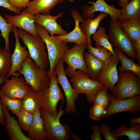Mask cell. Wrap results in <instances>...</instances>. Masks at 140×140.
<instances>
[{
    "instance_id": "cell-1",
    "label": "cell",
    "mask_w": 140,
    "mask_h": 140,
    "mask_svg": "<svg viewBox=\"0 0 140 140\" xmlns=\"http://www.w3.org/2000/svg\"><path fill=\"white\" fill-rule=\"evenodd\" d=\"M37 33L44 42L47 50L49 61V69L47 71L50 77L57 64L70 49L65 42L49 35L45 28L35 23Z\"/></svg>"
},
{
    "instance_id": "cell-2",
    "label": "cell",
    "mask_w": 140,
    "mask_h": 140,
    "mask_svg": "<svg viewBox=\"0 0 140 140\" xmlns=\"http://www.w3.org/2000/svg\"><path fill=\"white\" fill-rule=\"evenodd\" d=\"M64 101V100L62 101L60 111L56 115H52L45 110L40 109L46 139L48 140H68L71 137L69 125L66 124L62 125L60 122V119L65 111L62 108Z\"/></svg>"
},
{
    "instance_id": "cell-3",
    "label": "cell",
    "mask_w": 140,
    "mask_h": 140,
    "mask_svg": "<svg viewBox=\"0 0 140 140\" xmlns=\"http://www.w3.org/2000/svg\"><path fill=\"white\" fill-rule=\"evenodd\" d=\"M18 37L28 50L30 57L41 68L46 70L49 61L46 45L39 36L36 37L20 29H17Z\"/></svg>"
},
{
    "instance_id": "cell-4",
    "label": "cell",
    "mask_w": 140,
    "mask_h": 140,
    "mask_svg": "<svg viewBox=\"0 0 140 140\" xmlns=\"http://www.w3.org/2000/svg\"><path fill=\"white\" fill-rule=\"evenodd\" d=\"M18 72V74L23 75L27 84L37 93L50 85V78L47 71L39 67L30 57L24 62Z\"/></svg>"
},
{
    "instance_id": "cell-5",
    "label": "cell",
    "mask_w": 140,
    "mask_h": 140,
    "mask_svg": "<svg viewBox=\"0 0 140 140\" xmlns=\"http://www.w3.org/2000/svg\"><path fill=\"white\" fill-rule=\"evenodd\" d=\"M50 78L49 87L37 93L36 96L41 108L52 115H56L59 112L57 109V104L60 101L64 100V97L57 81L54 70Z\"/></svg>"
},
{
    "instance_id": "cell-6",
    "label": "cell",
    "mask_w": 140,
    "mask_h": 140,
    "mask_svg": "<svg viewBox=\"0 0 140 140\" xmlns=\"http://www.w3.org/2000/svg\"><path fill=\"white\" fill-rule=\"evenodd\" d=\"M113 96L119 99L134 97L140 94V78L133 72L119 73V79L113 91Z\"/></svg>"
},
{
    "instance_id": "cell-7",
    "label": "cell",
    "mask_w": 140,
    "mask_h": 140,
    "mask_svg": "<svg viewBox=\"0 0 140 140\" xmlns=\"http://www.w3.org/2000/svg\"><path fill=\"white\" fill-rule=\"evenodd\" d=\"M113 46L125 53L131 59H136L133 43L125 33L117 19L111 18L108 34Z\"/></svg>"
},
{
    "instance_id": "cell-8",
    "label": "cell",
    "mask_w": 140,
    "mask_h": 140,
    "mask_svg": "<svg viewBox=\"0 0 140 140\" xmlns=\"http://www.w3.org/2000/svg\"><path fill=\"white\" fill-rule=\"evenodd\" d=\"M70 81L78 94L85 95L88 101L91 104H93L97 93L104 86L97 80L90 79L87 74L79 69L76 70Z\"/></svg>"
},
{
    "instance_id": "cell-9",
    "label": "cell",
    "mask_w": 140,
    "mask_h": 140,
    "mask_svg": "<svg viewBox=\"0 0 140 140\" xmlns=\"http://www.w3.org/2000/svg\"><path fill=\"white\" fill-rule=\"evenodd\" d=\"M88 46V44H76L62 57V59L68 66L65 71L68 77H73L78 69L81 70L87 74L88 70L84 54Z\"/></svg>"
},
{
    "instance_id": "cell-10",
    "label": "cell",
    "mask_w": 140,
    "mask_h": 140,
    "mask_svg": "<svg viewBox=\"0 0 140 140\" xmlns=\"http://www.w3.org/2000/svg\"><path fill=\"white\" fill-rule=\"evenodd\" d=\"M64 62L62 59L55 66L54 70L58 83L62 86L66 98V106L65 110L67 113L76 112L75 101L78 99L79 94L73 88L67 78L64 67Z\"/></svg>"
},
{
    "instance_id": "cell-11",
    "label": "cell",
    "mask_w": 140,
    "mask_h": 140,
    "mask_svg": "<svg viewBox=\"0 0 140 140\" xmlns=\"http://www.w3.org/2000/svg\"><path fill=\"white\" fill-rule=\"evenodd\" d=\"M110 102L102 118L115 114L129 112L135 114L140 111V95L125 99H119L110 94Z\"/></svg>"
},
{
    "instance_id": "cell-12",
    "label": "cell",
    "mask_w": 140,
    "mask_h": 140,
    "mask_svg": "<svg viewBox=\"0 0 140 140\" xmlns=\"http://www.w3.org/2000/svg\"><path fill=\"white\" fill-rule=\"evenodd\" d=\"M18 73L11 75V79L6 78L1 90L8 97L22 100L28 93L30 86L22 77H19Z\"/></svg>"
},
{
    "instance_id": "cell-13",
    "label": "cell",
    "mask_w": 140,
    "mask_h": 140,
    "mask_svg": "<svg viewBox=\"0 0 140 140\" xmlns=\"http://www.w3.org/2000/svg\"><path fill=\"white\" fill-rule=\"evenodd\" d=\"M119 61L117 56L113 55L105 63L96 79L112 92L119 79L117 66Z\"/></svg>"
},
{
    "instance_id": "cell-14",
    "label": "cell",
    "mask_w": 140,
    "mask_h": 140,
    "mask_svg": "<svg viewBox=\"0 0 140 140\" xmlns=\"http://www.w3.org/2000/svg\"><path fill=\"white\" fill-rule=\"evenodd\" d=\"M4 17L7 22L10 23L13 27H18L36 37L38 34L34 21V15L26 11L24 9L18 15L12 16L6 14Z\"/></svg>"
},
{
    "instance_id": "cell-15",
    "label": "cell",
    "mask_w": 140,
    "mask_h": 140,
    "mask_svg": "<svg viewBox=\"0 0 140 140\" xmlns=\"http://www.w3.org/2000/svg\"><path fill=\"white\" fill-rule=\"evenodd\" d=\"M71 14L75 22V25L74 29L66 34L53 36L67 43H74L78 44H88L86 36L81 30L79 25L80 23L83 22L85 19L78 11L75 9H73L71 10Z\"/></svg>"
},
{
    "instance_id": "cell-16",
    "label": "cell",
    "mask_w": 140,
    "mask_h": 140,
    "mask_svg": "<svg viewBox=\"0 0 140 140\" xmlns=\"http://www.w3.org/2000/svg\"><path fill=\"white\" fill-rule=\"evenodd\" d=\"M91 5H85L83 9L82 16L85 19L92 18L94 14L97 12L107 13L111 18H119L120 9L116 8L114 5H109L104 0H97L96 2H89Z\"/></svg>"
},
{
    "instance_id": "cell-17",
    "label": "cell",
    "mask_w": 140,
    "mask_h": 140,
    "mask_svg": "<svg viewBox=\"0 0 140 140\" xmlns=\"http://www.w3.org/2000/svg\"><path fill=\"white\" fill-rule=\"evenodd\" d=\"M63 14V11L55 16L37 13L34 15V21L36 23L46 30L51 36L53 37L55 34L65 35L68 32L64 30L56 21L59 18L62 17Z\"/></svg>"
},
{
    "instance_id": "cell-18",
    "label": "cell",
    "mask_w": 140,
    "mask_h": 140,
    "mask_svg": "<svg viewBox=\"0 0 140 140\" xmlns=\"http://www.w3.org/2000/svg\"><path fill=\"white\" fill-rule=\"evenodd\" d=\"M12 32L15 39V47L11 57V68L9 73L6 75L7 78H8L17 71L19 72L21 69L24 62L30 57L28 51L26 50V47H23L20 44L16 27H13Z\"/></svg>"
},
{
    "instance_id": "cell-19",
    "label": "cell",
    "mask_w": 140,
    "mask_h": 140,
    "mask_svg": "<svg viewBox=\"0 0 140 140\" xmlns=\"http://www.w3.org/2000/svg\"><path fill=\"white\" fill-rule=\"evenodd\" d=\"M2 110L6 121V129L10 140H30L21 130L18 122L9 113L6 106L2 103Z\"/></svg>"
},
{
    "instance_id": "cell-20",
    "label": "cell",
    "mask_w": 140,
    "mask_h": 140,
    "mask_svg": "<svg viewBox=\"0 0 140 140\" xmlns=\"http://www.w3.org/2000/svg\"><path fill=\"white\" fill-rule=\"evenodd\" d=\"M63 0H33L28 2L25 9L27 12L34 15L42 13L50 14L52 9L59 3H61Z\"/></svg>"
},
{
    "instance_id": "cell-21",
    "label": "cell",
    "mask_w": 140,
    "mask_h": 140,
    "mask_svg": "<svg viewBox=\"0 0 140 140\" xmlns=\"http://www.w3.org/2000/svg\"><path fill=\"white\" fill-rule=\"evenodd\" d=\"M40 110H37L33 114V121L27 131L28 137L30 140H44L46 139Z\"/></svg>"
},
{
    "instance_id": "cell-22",
    "label": "cell",
    "mask_w": 140,
    "mask_h": 140,
    "mask_svg": "<svg viewBox=\"0 0 140 140\" xmlns=\"http://www.w3.org/2000/svg\"><path fill=\"white\" fill-rule=\"evenodd\" d=\"M109 15L105 13H101L95 18L85 19L81 23L80 26L87 37L88 44H91L92 40L90 37L94 34L100 26L101 21Z\"/></svg>"
},
{
    "instance_id": "cell-23",
    "label": "cell",
    "mask_w": 140,
    "mask_h": 140,
    "mask_svg": "<svg viewBox=\"0 0 140 140\" xmlns=\"http://www.w3.org/2000/svg\"><path fill=\"white\" fill-rule=\"evenodd\" d=\"M84 56L88 70L87 74L90 79L96 80L105 63L95 57L88 51L85 52Z\"/></svg>"
},
{
    "instance_id": "cell-24",
    "label": "cell",
    "mask_w": 140,
    "mask_h": 140,
    "mask_svg": "<svg viewBox=\"0 0 140 140\" xmlns=\"http://www.w3.org/2000/svg\"><path fill=\"white\" fill-rule=\"evenodd\" d=\"M114 51L121 62V66L118 67L119 73L129 71L134 73L140 78V65L134 62V60L127 57L119 49L114 48Z\"/></svg>"
},
{
    "instance_id": "cell-25",
    "label": "cell",
    "mask_w": 140,
    "mask_h": 140,
    "mask_svg": "<svg viewBox=\"0 0 140 140\" xmlns=\"http://www.w3.org/2000/svg\"><path fill=\"white\" fill-rule=\"evenodd\" d=\"M140 17V0H131L120 9L118 20L121 22Z\"/></svg>"
},
{
    "instance_id": "cell-26",
    "label": "cell",
    "mask_w": 140,
    "mask_h": 140,
    "mask_svg": "<svg viewBox=\"0 0 140 140\" xmlns=\"http://www.w3.org/2000/svg\"><path fill=\"white\" fill-rule=\"evenodd\" d=\"M123 30L133 43L140 39V17L121 23Z\"/></svg>"
},
{
    "instance_id": "cell-27",
    "label": "cell",
    "mask_w": 140,
    "mask_h": 140,
    "mask_svg": "<svg viewBox=\"0 0 140 140\" xmlns=\"http://www.w3.org/2000/svg\"><path fill=\"white\" fill-rule=\"evenodd\" d=\"M131 127L127 128L123 124L118 128L115 129L112 132L117 137L123 136L128 137V140H139L140 139V124H135L130 123Z\"/></svg>"
},
{
    "instance_id": "cell-28",
    "label": "cell",
    "mask_w": 140,
    "mask_h": 140,
    "mask_svg": "<svg viewBox=\"0 0 140 140\" xmlns=\"http://www.w3.org/2000/svg\"><path fill=\"white\" fill-rule=\"evenodd\" d=\"M36 93L30 86L28 93L22 100L21 110L33 114L36 111L40 109V108L37 99Z\"/></svg>"
},
{
    "instance_id": "cell-29",
    "label": "cell",
    "mask_w": 140,
    "mask_h": 140,
    "mask_svg": "<svg viewBox=\"0 0 140 140\" xmlns=\"http://www.w3.org/2000/svg\"><path fill=\"white\" fill-rule=\"evenodd\" d=\"M92 39L95 42L96 47H103L108 49L113 55L115 53L113 46L109 41L106 30L103 26H100L92 36Z\"/></svg>"
},
{
    "instance_id": "cell-30",
    "label": "cell",
    "mask_w": 140,
    "mask_h": 140,
    "mask_svg": "<svg viewBox=\"0 0 140 140\" xmlns=\"http://www.w3.org/2000/svg\"><path fill=\"white\" fill-rule=\"evenodd\" d=\"M11 55L10 52L0 48V76H6L12 66Z\"/></svg>"
},
{
    "instance_id": "cell-31",
    "label": "cell",
    "mask_w": 140,
    "mask_h": 140,
    "mask_svg": "<svg viewBox=\"0 0 140 140\" xmlns=\"http://www.w3.org/2000/svg\"><path fill=\"white\" fill-rule=\"evenodd\" d=\"M88 51L95 57L106 63L113 55L107 48L103 47H94L91 44H88Z\"/></svg>"
},
{
    "instance_id": "cell-32",
    "label": "cell",
    "mask_w": 140,
    "mask_h": 140,
    "mask_svg": "<svg viewBox=\"0 0 140 140\" xmlns=\"http://www.w3.org/2000/svg\"><path fill=\"white\" fill-rule=\"evenodd\" d=\"M13 27L10 23L7 22L6 19L0 14L1 36L4 39L5 41V46L4 49L8 52L10 51L9 35L10 32L13 31Z\"/></svg>"
},
{
    "instance_id": "cell-33",
    "label": "cell",
    "mask_w": 140,
    "mask_h": 140,
    "mask_svg": "<svg viewBox=\"0 0 140 140\" xmlns=\"http://www.w3.org/2000/svg\"><path fill=\"white\" fill-rule=\"evenodd\" d=\"M0 98L2 103L6 106L12 114H15L21 110L22 100L10 99L6 96L1 90H0Z\"/></svg>"
},
{
    "instance_id": "cell-34",
    "label": "cell",
    "mask_w": 140,
    "mask_h": 140,
    "mask_svg": "<svg viewBox=\"0 0 140 140\" xmlns=\"http://www.w3.org/2000/svg\"><path fill=\"white\" fill-rule=\"evenodd\" d=\"M15 115L18 118V122L21 129L28 131L33 121V114L20 110Z\"/></svg>"
},
{
    "instance_id": "cell-35",
    "label": "cell",
    "mask_w": 140,
    "mask_h": 140,
    "mask_svg": "<svg viewBox=\"0 0 140 140\" xmlns=\"http://www.w3.org/2000/svg\"><path fill=\"white\" fill-rule=\"evenodd\" d=\"M110 95L109 89L104 86L97 93L93 103L101 106L107 109L110 102Z\"/></svg>"
},
{
    "instance_id": "cell-36",
    "label": "cell",
    "mask_w": 140,
    "mask_h": 140,
    "mask_svg": "<svg viewBox=\"0 0 140 140\" xmlns=\"http://www.w3.org/2000/svg\"><path fill=\"white\" fill-rule=\"evenodd\" d=\"M93 104L89 109V117L94 120L99 121L102 118L107 109L100 105Z\"/></svg>"
},
{
    "instance_id": "cell-37",
    "label": "cell",
    "mask_w": 140,
    "mask_h": 140,
    "mask_svg": "<svg viewBox=\"0 0 140 140\" xmlns=\"http://www.w3.org/2000/svg\"><path fill=\"white\" fill-rule=\"evenodd\" d=\"M101 134L106 140H117L118 139L111 132L112 128L108 124L103 123L99 126Z\"/></svg>"
},
{
    "instance_id": "cell-38",
    "label": "cell",
    "mask_w": 140,
    "mask_h": 140,
    "mask_svg": "<svg viewBox=\"0 0 140 140\" xmlns=\"http://www.w3.org/2000/svg\"><path fill=\"white\" fill-rule=\"evenodd\" d=\"M0 6L6 8L17 14H19L21 12V10L13 6L9 0H0Z\"/></svg>"
},
{
    "instance_id": "cell-39",
    "label": "cell",
    "mask_w": 140,
    "mask_h": 140,
    "mask_svg": "<svg viewBox=\"0 0 140 140\" xmlns=\"http://www.w3.org/2000/svg\"><path fill=\"white\" fill-rule=\"evenodd\" d=\"M93 133L91 137L92 140H102L101 134L99 129V126L97 124L92 127Z\"/></svg>"
},
{
    "instance_id": "cell-40",
    "label": "cell",
    "mask_w": 140,
    "mask_h": 140,
    "mask_svg": "<svg viewBox=\"0 0 140 140\" xmlns=\"http://www.w3.org/2000/svg\"><path fill=\"white\" fill-rule=\"evenodd\" d=\"M11 4L15 7L22 10L26 8L25 0H9Z\"/></svg>"
},
{
    "instance_id": "cell-41",
    "label": "cell",
    "mask_w": 140,
    "mask_h": 140,
    "mask_svg": "<svg viewBox=\"0 0 140 140\" xmlns=\"http://www.w3.org/2000/svg\"><path fill=\"white\" fill-rule=\"evenodd\" d=\"M133 43L136 59L140 65V39Z\"/></svg>"
},
{
    "instance_id": "cell-42",
    "label": "cell",
    "mask_w": 140,
    "mask_h": 140,
    "mask_svg": "<svg viewBox=\"0 0 140 140\" xmlns=\"http://www.w3.org/2000/svg\"><path fill=\"white\" fill-rule=\"evenodd\" d=\"M6 121L2 110V103L0 101V125H5Z\"/></svg>"
},
{
    "instance_id": "cell-43",
    "label": "cell",
    "mask_w": 140,
    "mask_h": 140,
    "mask_svg": "<svg viewBox=\"0 0 140 140\" xmlns=\"http://www.w3.org/2000/svg\"><path fill=\"white\" fill-rule=\"evenodd\" d=\"M129 0H118V5L122 8L124 7L129 2Z\"/></svg>"
},
{
    "instance_id": "cell-44",
    "label": "cell",
    "mask_w": 140,
    "mask_h": 140,
    "mask_svg": "<svg viewBox=\"0 0 140 140\" xmlns=\"http://www.w3.org/2000/svg\"><path fill=\"white\" fill-rule=\"evenodd\" d=\"M130 122L135 124H140V118L139 117L136 118H132L130 120Z\"/></svg>"
},
{
    "instance_id": "cell-45",
    "label": "cell",
    "mask_w": 140,
    "mask_h": 140,
    "mask_svg": "<svg viewBox=\"0 0 140 140\" xmlns=\"http://www.w3.org/2000/svg\"><path fill=\"white\" fill-rule=\"evenodd\" d=\"M6 78V76H0V86L3 83H4ZM1 100L0 98V101Z\"/></svg>"
},
{
    "instance_id": "cell-46",
    "label": "cell",
    "mask_w": 140,
    "mask_h": 140,
    "mask_svg": "<svg viewBox=\"0 0 140 140\" xmlns=\"http://www.w3.org/2000/svg\"><path fill=\"white\" fill-rule=\"evenodd\" d=\"M30 0H25V5L26 7V6L27 4L30 1Z\"/></svg>"
},
{
    "instance_id": "cell-47",
    "label": "cell",
    "mask_w": 140,
    "mask_h": 140,
    "mask_svg": "<svg viewBox=\"0 0 140 140\" xmlns=\"http://www.w3.org/2000/svg\"><path fill=\"white\" fill-rule=\"evenodd\" d=\"M68 1L70 2L71 3L73 2L74 0H67Z\"/></svg>"
}]
</instances>
